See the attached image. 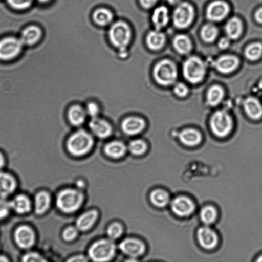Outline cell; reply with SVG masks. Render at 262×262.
<instances>
[{
    "label": "cell",
    "instance_id": "6da1fadb",
    "mask_svg": "<svg viewBox=\"0 0 262 262\" xmlns=\"http://www.w3.org/2000/svg\"><path fill=\"white\" fill-rule=\"evenodd\" d=\"M106 31L107 42L116 50L118 57L122 60L127 59L135 36L132 24L125 19L116 18Z\"/></svg>",
    "mask_w": 262,
    "mask_h": 262
},
{
    "label": "cell",
    "instance_id": "7a4b0ae2",
    "mask_svg": "<svg viewBox=\"0 0 262 262\" xmlns=\"http://www.w3.org/2000/svg\"><path fill=\"white\" fill-rule=\"evenodd\" d=\"M94 139L91 134L83 129H78L71 134L67 140L68 151L74 156H82L92 148Z\"/></svg>",
    "mask_w": 262,
    "mask_h": 262
},
{
    "label": "cell",
    "instance_id": "3957f363",
    "mask_svg": "<svg viewBox=\"0 0 262 262\" xmlns=\"http://www.w3.org/2000/svg\"><path fill=\"white\" fill-rule=\"evenodd\" d=\"M83 201V195L79 191L66 189L61 191L56 198V205L61 211L70 213L76 211Z\"/></svg>",
    "mask_w": 262,
    "mask_h": 262
},
{
    "label": "cell",
    "instance_id": "277c9868",
    "mask_svg": "<svg viewBox=\"0 0 262 262\" xmlns=\"http://www.w3.org/2000/svg\"><path fill=\"white\" fill-rule=\"evenodd\" d=\"M152 76L156 82L161 85H171L176 81L177 77L176 66L169 60H162L154 66Z\"/></svg>",
    "mask_w": 262,
    "mask_h": 262
},
{
    "label": "cell",
    "instance_id": "5b68a950",
    "mask_svg": "<svg viewBox=\"0 0 262 262\" xmlns=\"http://www.w3.org/2000/svg\"><path fill=\"white\" fill-rule=\"evenodd\" d=\"M90 257L95 261H107L115 253V246L110 239H101L92 244L89 249Z\"/></svg>",
    "mask_w": 262,
    "mask_h": 262
},
{
    "label": "cell",
    "instance_id": "8992f818",
    "mask_svg": "<svg viewBox=\"0 0 262 262\" xmlns=\"http://www.w3.org/2000/svg\"><path fill=\"white\" fill-rule=\"evenodd\" d=\"M183 73L187 81L192 83H197L202 80L205 76V65L197 57H189L183 64Z\"/></svg>",
    "mask_w": 262,
    "mask_h": 262
},
{
    "label": "cell",
    "instance_id": "52a82bcc",
    "mask_svg": "<svg viewBox=\"0 0 262 262\" xmlns=\"http://www.w3.org/2000/svg\"><path fill=\"white\" fill-rule=\"evenodd\" d=\"M92 24L99 29H106L117 18L114 11L105 5L95 7L91 12Z\"/></svg>",
    "mask_w": 262,
    "mask_h": 262
},
{
    "label": "cell",
    "instance_id": "ba28073f",
    "mask_svg": "<svg viewBox=\"0 0 262 262\" xmlns=\"http://www.w3.org/2000/svg\"><path fill=\"white\" fill-rule=\"evenodd\" d=\"M24 45L19 38L12 36L4 37L0 40V60L11 61L21 53Z\"/></svg>",
    "mask_w": 262,
    "mask_h": 262
},
{
    "label": "cell",
    "instance_id": "9c48e42d",
    "mask_svg": "<svg viewBox=\"0 0 262 262\" xmlns=\"http://www.w3.org/2000/svg\"><path fill=\"white\" fill-rule=\"evenodd\" d=\"M210 124L212 132L220 137L227 136L232 127L230 116L224 110L215 112L211 117Z\"/></svg>",
    "mask_w": 262,
    "mask_h": 262
},
{
    "label": "cell",
    "instance_id": "30bf717a",
    "mask_svg": "<svg viewBox=\"0 0 262 262\" xmlns=\"http://www.w3.org/2000/svg\"><path fill=\"white\" fill-rule=\"evenodd\" d=\"M194 17V10L193 6L187 2H180L173 12L172 20L177 28L184 29L191 24Z\"/></svg>",
    "mask_w": 262,
    "mask_h": 262
},
{
    "label": "cell",
    "instance_id": "8fae6325",
    "mask_svg": "<svg viewBox=\"0 0 262 262\" xmlns=\"http://www.w3.org/2000/svg\"><path fill=\"white\" fill-rule=\"evenodd\" d=\"M144 118L136 115H130L124 118L120 123L121 129L126 135L135 136L141 134L146 127Z\"/></svg>",
    "mask_w": 262,
    "mask_h": 262
},
{
    "label": "cell",
    "instance_id": "7c38bea8",
    "mask_svg": "<svg viewBox=\"0 0 262 262\" xmlns=\"http://www.w3.org/2000/svg\"><path fill=\"white\" fill-rule=\"evenodd\" d=\"M171 209L177 216L186 217L190 215L195 210V204L189 197L179 195L171 201Z\"/></svg>",
    "mask_w": 262,
    "mask_h": 262
},
{
    "label": "cell",
    "instance_id": "4fadbf2b",
    "mask_svg": "<svg viewBox=\"0 0 262 262\" xmlns=\"http://www.w3.org/2000/svg\"><path fill=\"white\" fill-rule=\"evenodd\" d=\"M88 127L92 133L98 138L104 139L113 133V126L106 119L99 116L91 118Z\"/></svg>",
    "mask_w": 262,
    "mask_h": 262
},
{
    "label": "cell",
    "instance_id": "5bb4252c",
    "mask_svg": "<svg viewBox=\"0 0 262 262\" xmlns=\"http://www.w3.org/2000/svg\"><path fill=\"white\" fill-rule=\"evenodd\" d=\"M229 11L230 7L227 3L221 0H216L208 6L206 15L209 20L220 21L227 16Z\"/></svg>",
    "mask_w": 262,
    "mask_h": 262
},
{
    "label": "cell",
    "instance_id": "9a60e30c",
    "mask_svg": "<svg viewBox=\"0 0 262 262\" xmlns=\"http://www.w3.org/2000/svg\"><path fill=\"white\" fill-rule=\"evenodd\" d=\"M196 236L199 244L205 249H213L219 242L216 232L207 225L199 228Z\"/></svg>",
    "mask_w": 262,
    "mask_h": 262
},
{
    "label": "cell",
    "instance_id": "2e32d148",
    "mask_svg": "<svg viewBox=\"0 0 262 262\" xmlns=\"http://www.w3.org/2000/svg\"><path fill=\"white\" fill-rule=\"evenodd\" d=\"M150 21L152 28L162 30L169 21V11L164 5H157L151 11Z\"/></svg>",
    "mask_w": 262,
    "mask_h": 262
},
{
    "label": "cell",
    "instance_id": "e0dca14e",
    "mask_svg": "<svg viewBox=\"0 0 262 262\" xmlns=\"http://www.w3.org/2000/svg\"><path fill=\"white\" fill-rule=\"evenodd\" d=\"M144 44L151 51L162 49L166 42V36L162 30L154 28L147 31L144 36Z\"/></svg>",
    "mask_w": 262,
    "mask_h": 262
},
{
    "label": "cell",
    "instance_id": "ac0fdd59",
    "mask_svg": "<svg viewBox=\"0 0 262 262\" xmlns=\"http://www.w3.org/2000/svg\"><path fill=\"white\" fill-rule=\"evenodd\" d=\"M14 239L19 247L28 249L34 245L35 235L31 228L27 225H22L15 230Z\"/></svg>",
    "mask_w": 262,
    "mask_h": 262
},
{
    "label": "cell",
    "instance_id": "d6986e66",
    "mask_svg": "<svg viewBox=\"0 0 262 262\" xmlns=\"http://www.w3.org/2000/svg\"><path fill=\"white\" fill-rule=\"evenodd\" d=\"M119 248L125 254L130 257H137L142 255L145 251L143 243L135 238H126L119 244Z\"/></svg>",
    "mask_w": 262,
    "mask_h": 262
},
{
    "label": "cell",
    "instance_id": "ffe728a7",
    "mask_svg": "<svg viewBox=\"0 0 262 262\" xmlns=\"http://www.w3.org/2000/svg\"><path fill=\"white\" fill-rule=\"evenodd\" d=\"M87 114L84 107L76 104L70 106L67 112V117L71 125L79 127L85 121Z\"/></svg>",
    "mask_w": 262,
    "mask_h": 262
},
{
    "label": "cell",
    "instance_id": "44dd1931",
    "mask_svg": "<svg viewBox=\"0 0 262 262\" xmlns=\"http://www.w3.org/2000/svg\"><path fill=\"white\" fill-rule=\"evenodd\" d=\"M41 36L42 31L39 27L31 25L22 31L19 39L24 46H31L38 42Z\"/></svg>",
    "mask_w": 262,
    "mask_h": 262
},
{
    "label": "cell",
    "instance_id": "7402d4cb",
    "mask_svg": "<svg viewBox=\"0 0 262 262\" xmlns=\"http://www.w3.org/2000/svg\"><path fill=\"white\" fill-rule=\"evenodd\" d=\"M238 64L239 60L235 56L224 55L217 59L215 66L220 72L227 74L235 70Z\"/></svg>",
    "mask_w": 262,
    "mask_h": 262
},
{
    "label": "cell",
    "instance_id": "603a6c76",
    "mask_svg": "<svg viewBox=\"0 0 262 262\" xmlns=\"http://www.w3.org/2000/svg\"><path fill=\"white\" fill-rule=\"evenodd\" d=\"M16 187V181L9 173L0 172V196L6 197L12 193Z\"/></svg>",
    "mask_w": 262,
    "mask_h": 262
},
{
    "label": "cell",
    "instance_id": "cb8c5ba5",
    "mask_svg": "<svg viewBox=\"0 0 262 262\" xmlns=\"http://www.w3.org/2000/svg\"><path fill=\"white\" fill-rule=\"evenodd\" d=\"M246 114L252 119H257L262 116V106L259 101L254 97H249L244 102Z\"/></svg>",
    "mask_w": 262,
    "mask_h": 262
},
{
    "label": "cell",
    "instance_id": "d4e9b609",
    "mask_svg": "<svg viewBox=\"0 0 262 262\" xmlns=\"http://www.w3.org/2000/svg\"><path fill=\"white\" fill-rule=\"evenodd\" d=\"M126 146L122 141L114 140L106 143L104 147L105 154L113 158L122 157L126 151Z\"/></svg>",
    "mask_w": 262,
    "mask_h": 262
},
{
    "label": "cell",
    "instance_id": "484cf974",
    "mask_svg": "<svg viewBox=\"0 0 262 262\" xmlns=\"http://www.w3.org/2000/svg\"><path fill=\"white\" fill-rule=\"evenodd\" d=\"M181 142L188 146L197 145L202 140V136L199 132L192 129L188 128L182 130L179 134Z\"/></svg>",
    "mask_w": 262,
    "mask_h": 262
},
{
    "label": "cell",
    "instance_id": "4316f807",
    "mask_svg": "<svg viewBox=\"0 0 262 262\" xmlns=\"http://www.w3.org/2000/svg\"><path fill=\"white\" fill-rule=\"evenodd\" d=\"M9 204L11 209H13L18 213H26L31 209L30 200L24 194L16 195L9 202Z\"/></svg>",
    "mask_w": 262,
    "mask_h": 262
},
{
    "label": "cell",
    "instance_id": "83f0119b",
    "mask_svg": "<svg viewBox=\"0 0 262 262\" xmlns=\"http://www.w3.org/2000/svg\"><path fill=\"white\" fill-rule=\"evenodd\" d=\"M225 31L227 37L230 39H236L243 31V24L238 18L233 17L226 23Z\"/></svg>",
    "mask_w": 262,
    "mask_h": 262
},
{
    "label": "cell",
    "instance_id": "f1b7e54d",
    "mask_svg": "<svg viewBox=\"0 0 262 262\" xmlns=\"http://www.w3.org/2000/svg\"><path fill=\"white\" fill-rule=\"evenodd\" d=\"M98 216L96 210H91L81 214L76 221V227L81 231L90 229L95 223Z\"/></svg>",
    "mask_w": 262,
    "mask_h": 262
},
{
    "label": "cell",
    "instance_id": "f546056e",
    "mask_svg": "<svg viewBox=\"0 0 262 262\" xmlns=\"http://www.w3.org/2000/svg\"><path fill=\"white\" fill-rule=\"evenodd\" d=\"M50 202V196L47 192L41 191L37 193L34 199V210L36 213H44L49 208Z\"/></svg>",
    "mask_w": 262,
    "mask_h": 262
},
{
    "label": "cell",
    "instance_id": "4dcf8cb0",
    "mask_svg": "<svg viewBox=\"0 0 262 262\" xmlns=\"http://www.w3.org/2000/svg\"><path fill=\"white\" fill-rule=\"evenodd\" d=\"M173 45L176 51L182 54L188 53L192 49L190 39L184 34L176 35L173 40Z\"/></svg>",
    "mask_w": 262,
    "mask_h": 262
},
{
    "label": "cell",
    "instance_id": "1f68e13d",
    "mask_svg": "<svg viewBox=\"0 0 262 262\" xmlns=\"http://www.w3.org/2000/svg\"><path fill=\"white\" fill-rule=\"evenodd\" d=\"M223 96L224 91L222 87L217 85H213L207 92V103L211 106H215L221 102Z\"/></svg>",
    "mask_w": 262,
    "mask_h": 262
},
{
    "label": "cell",
    "instance_id": "d6a6232c",
    "mask_svg": "<svg viewBox=\"0 0 262 262\" xmlns=\"http://www.w3.org/2000/svg\"><path fill=\"white\" fill-rule=\"evenodd\" d=\"M150 200L155 206L163 207L169 202V195L164 190L156 189L150 193Z\"/></svg>",
    "mask_w": 262,
    "mask_h": 262
},
{
    "label": "cell",
    "instance_id": "836d02e7",
    "mask_svg": "<svg viewBox=\"0 0 262 262\" xmlns=\"http://www.w3.org/2000/svg\"><path fill=\"white\" fill-rule=\"evenodd\" d=\"M201 221L206 225L213 223L216 220L217 212L214 207L207 205L203 207L200 212Z\"/></svg>",
    "mask_w": 262,
    "mask_h": 262
},
{
    "label": "cell",
    "instance_id": "e575fe53",
    "mask_svg": "<svg viewBox=\"0 0 262 262\" xmlns=\"http://www.w3.org/2000/svg\"><path fill=\"white\" fill-rule=\"evenodd\" d=\"M218 29L212 24L205 25L202 28L201 36L204 41L207 42H212L217 36Z\"/></svg>",
    "mask_w": 262,
    "mask_h": 262
},
{
    "label": "cell",
    "instance_id": "d590c367",
    "mask_svg": "<svg viewBox=\"0 0 262 262\" xmlns=\"http://www.w3.org/2000/svg\"><path fill=\"white\" fill-rule=\"evenodd\" d=\"M127 148L132 154L135 156H140L146 151L147 146L143 140L136 139L129 142Z\"/></svg>",
    "mask_w": 262,
    "mask_h": 262
},
{
    "label": "cell",
    "instance_id": "8d00e7d4",
    "mask_svg": "<svg viewBox=\"0 0 262 262\" xmlns=\"http://www.w3.org/2000/svg\"><path fill=\"white\" fill-rule=\"evenodd\" d=\"M246 57L250 60H256L262 55V45L259 42L249 45L245 49Z\"/></svg>",
    "mask_w": 262,
    "mask_h": 262
},
{
    "label": "cell",
    "instance_id": "74e56055",
    "mask_svg": "<svg viewBox=\"0 0 262 262\" xmlns=\"http://www.w3.org/2000/svg\"><path fill=\"white\" fill-rule=\"evenodd\" d=\"M8 5L12 8L23 10L30 7L33 0H6Z\"/></svg>",
    "mask_w": 262,
    "mask_h": 262
},
{
    "label": "cell",
    "instance_id": "f35d334b",
    "mask_svg": "<svg viewBox=\"0 0 262 262\" xmlns=\"http://www.w3.org/2000/svg\"><path fill=\"white\" fill-rule=\"evenodd\" d=\"M84 108L87 115L91 118L98 117L100 114V106L95 101L87 102Z\"/></svg>",
    "mask_w": 262,
    "mask_h": 262
},
{
    "label": "cell",
    "instance_id": "ab89813d",
    "mask_svg": "<svg viewBox=\"0 0 262 262\" xmlns=\"http://www.w3.org/2000/svg\"><path fill=\"white\" fill-rule=\"evenodd\" d=\"M122 227L118 223H113L108 227L107 234L112 239H115L121 236L122 233Z\"/></svg>",
    "mask_w": 262,
    "mask_h": 262
},
{
    "label": "cell",
    "instance_id": "60d3db41",
    "mask_svg": "<svg viewBox=\"0 0 262 262\" xmlns=\"http://www.w3.org/2000/svg\"><path fill=\"white\" fill-rule=\"evenodd\" d=\"M159 0H137L139 7L144 11H151L157 6Z\"/></svg>",
    "mask_w": 262,
    "mask_h": 262
},
{
    "label": "cell",
    "instance_id": "b9f144b4",
    "mask_svg": "<svg viewBox=\"0 0 262 262\" xmlns=\"http://www.w3.org/2000/svg\"><path fill=\"white\" fill-rule=\"evenodd\" d=\"M22 259L23 261L26 262H37L45 261V259H43L41 255L34 252H31L26 253L23 256Z\"/></svg>",
    "mask_w": 262,
    "mask_h": 262
},
{
    "label": "cell",
    "instance_id": "7bdbcfd3",
    "mask_svg": "<svg viewBox=\"0 0 262 262\" xmlns=\"http://www.w3.org/2000/svg\"><path fill=\"white\" fill-rule=\"evenodd\" d=\"M11 209L9 202L0 198V220L5 218L9 214Z\"/></svg>",
    "mask_w": 262,
    "mask_h": 262
},
{
    "label": "cell",
    "instance_id": "ee69618b",
    "mask_svg": "<svg viewBox=\"0 0 262 262\" xmlns=\"http://www.w3.org/2000/svg\"><path fill=\"white\" fill-rule=\"evenodd\" d=\"M77 235V229L73 227L66 228L62 233L63 238L67 241L74 239Z\"/></svg>",
    "mask_w": 262,
    "mask_h": 262
},
{
    "label": "cell",
    "instance_id": "f6af8a7d",
    "mask_svg": "<svg viewBox=\"0 0 262 262\" xmlns=\"http://www.w3.org/2000/svg\"><path fill=\"white\" fill-rule=\"evenodd\" d=\"M173 91L177 96L183 97L187 95L188 89L184 83H178L175 85Z\"/></svg>",
    "mask_w": 262,
    "mask_h": 262
},
{
    "label": "cell",
    "instance_id": "bcb514c9",
    "mask_svg": "<svg viewBox=\"0 0 262 262\" xmlns=\"http://www.w3.org/2000/svg\"><path fill=\"white\" fill-rule=\"evenodd\" d=\"M229 45L230 39L228 37L222 38L218 42V46L221 49L227 48Z\"/></svg>",
    "mask_w": 262,
    "mask_h": 262
},
{
    "label": "cell",
    "instance_id": "7dc6e473",
    "mask_svg": "<svg viewBox=\"0 0 262 262\" xmlns=\"http://www.w3.org/2000/svg\"><path fill=\"white\" fill-rule=\"evenodd\" d=\"M255 20L259 23H262V8H259L255 13Z\"/></svg>",
    "mask_w": 262,
    "mask_h": 262
},
{
    "label": "cell",
    "instance_id": "c3c4849f",
    "mask_svg": "<svg viewBox=\"0 0 262 262\" xmlns=\"http://www.w3.org/2000/svg\"><path fill=\"white\" fill-rule=\"evenodd\" d=\"M69 260L71 261H86V259L84 257L79 255L72 257Z\"/></svg>",
    "mask_w": 262,
    "mask_h": 262
},
{
    "label": "cell",
    "instance_id": "681fc988",
    "mask_svg": "<svg viewBox=\"0 0 262 262\" xmlns=\"http://www.w3.org/2000/svg\"><path fill=\"white\" fill-rule=\"evenodd\" d=\"M5 164V158L3 154L0 152V169H1Z\"/></svg>",
    "mask_w": 262,
    "mask_h": 262
},
{
    "label": "cell",
    "instance_id": "f907efd6",
    "mask_svg": "<svg viewBox=\"0 0 262 262\" xmlns=\"http://www.w3.org/2000/svg\"><path fill=\"white\" fill-rule=\"evenodd\" d=\"M166 1L170 5H178L181 2V0H166Z\"/></svg>",
    "mask_w": 262,
    "mask_h": 262
},
{
    "label": "cell",
    "instance_id": "816d5d0a",
    "mask_svg": "<svg viewBox=\"0 0 262 262\" xmlns=\"http://www.w3.org/2000/svg\"><path fill=\"white\" fill-rule=\"evenodd\" d=\"M8 259L4 256H0V262L8 261Z\"/></svg>",
    "mask_w": 262,
    "mask_h": 262
},
{
    "label": "cell",
    "instance_id": "f5cc1de1",
    "mask_svg": "<svg viewBox=\"0 0 262 262\" xmlns=\"http://www.w3.org/2000/svg\"><path fill=\"white\" fill-rule=\"evenodd\" d=\"M37 1L38 2H39L40 3L45 4V3L50 2L51 0H37Z\"/></svg>",
    "mask_w": 262,
    "mask_h": 262
},
{
    "label": "cell",
    "instance_id": "db71d44e",
    "mask_svg": "<svg viewBox=\"0 0 262 262\" xmlns=\"http://www.w3.org/2000/svg\"><path fill=\"white\" fill-rule=\"evenodd\" d=\"M256 261L262 262V255L259 256L256 259Z\"/></svg>",
    "mask_w": 262,
    "mask_h": 262
},
{
    "label": "cell",
    "instance_id": "11a10c76",
    "mask_svg": "<svg viewBox=\"0 0 262 262\" xmlns=\"http://www.w3.org/2000/svg\"><path fill=\"white\" fill-rule=\"evenodd\" d=\"M259 86L262 88V80L259 83Z\"/></svg>",
    "mask_w": 262,
    "mask_h": 262
}]
</instances>
